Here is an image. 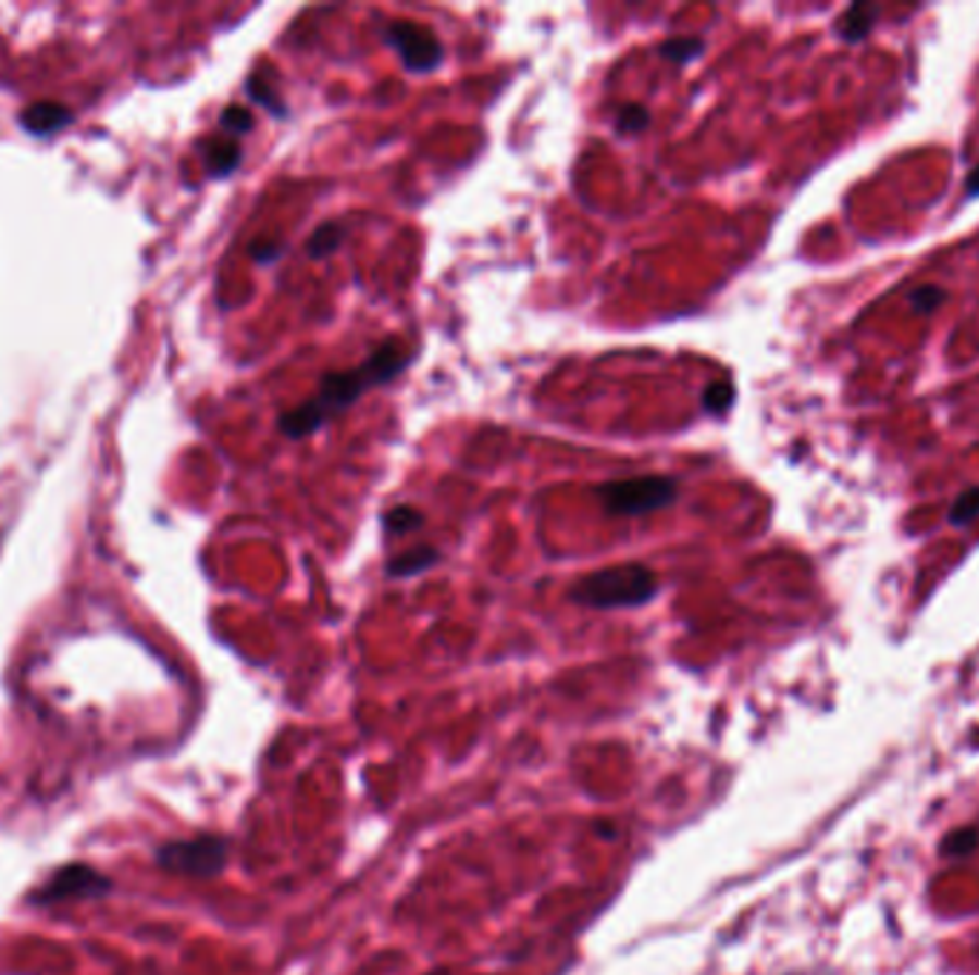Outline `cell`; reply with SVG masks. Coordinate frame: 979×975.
Masks as SVG:
<instances>
[{
    "instance_id": "cell-3",
    "label": "cell",
    "mask_w": 979,
    "mask_h": 975,
    "mask_svg": "<svg viewBox=\"0 0 979 975\" xmlns=\"http://www.w3.org/2000/svg\"><path fill=\"white\" fill-rule=\"evenodd\" d=\"M596 496L610 515L639 518V515L665 510L677 501L679 484L670 475H639V478L610 480L596 489Z\"/></svg>"
},
{
    "instance_id": "cell-16",
    "label": "cell",
    "mask_w": 979,
    "mask_h": 975,
    "mask_svg": "<svg viewBox=\"0 0 979 975\" xmlns=\"http://www.w3.org/2000/svg\"><path fill=\"white\" fill-rule=\"evenodd\" d=\"M736 401V389H733L731 380H716L710 387L705 389V396H702V407H705L710 415H722L728 412Z\"/></svg>"
},
{
    "instance_id": "cell-20",
    "label": "cell",
    "mask_w": 979,
    "mask_h": 975,
    "mask_svg": "<svg viewBox=\"0 0 979 975\" xmlns=\"http://www.w3.org/2000/svg\"><path fill=\"white\" fill-rule=\"evenodd\" d=\"M221 126L230 133V138H241L252 129V115L244 107H226L221 115Z\"/></svg>"
},
{
    "instance_id": "cell-4",
    "label": "cell",
    "mask_w": 979,
    "mask_h": 975,
    "mask_svg": "<svg viewBox=\"0 0 979 975\" xmlns=\"http://www.w3.org/2000/svg\"><path fill=\"white\" fill-rule=\"evenodd\" d=\"M158 867H163L172 875H184L195 882H207L215 878L226 870L230 861V841L221 836H195L178 838V841H166L156 852Z\"/></svg>"
},
{
    "instance_id": "cell-19",
    "label": "cell",
    "mask_w": 979,
    "mask_h": 975,
    "mask_svg": "<svg viewBox=\"0 0 979 975\" xmlns=\"http://www.w3.org/2000/svg\"><path fill=\"white\" fill-rule=\"evenodd\" d=\"M942 301H945V289L933 287V284H922V287H917L910 292V310L919 312V315L933 312Z\"/></svg>"
},
{
    "instance_id": "cell-17",
    "label": "cell",
    "mask_w": 979,
    "mask_h": 975,
    "mask_svg": "<svg viewBox=\"0 0 979 975\" xmlns=\"http://www.w3.org/2000/svg\"><path fill=\"white\" fill-rule=\"evenodd\" d=\"M247 89H249V95H252V101H258V103H261V107L270 109V112L275 117H284V112H287V109H284V103H281L278 98L272 95V86L267 84L264 72H256V75H252V78L247 80Z\"/></svg>"
},
{
    "instance_id": "cell-2",
    "label": "cell",
    "mask_w": 979,
    "mask_h": 975,
    "mask_svg": "<svg viewBox=\"0 0 979 975\" xmlns=\"http://www.w3.org/2000/svg\"><path fill=\"white\" fill-rule=\"evenodd\" d=\"M659 596V578L645 564H616L584 575L570 587V601L591 610H633Z\"/></svg>"
},
{
    "instance_id": "cell-9",
    "label": "cell",
    "mask_w": 979,
    "mask_h": 975,
    "mask_svg": "<svg viewBox=\"0 0 979 975\" xmlns=\"http://www.w3.org/2000/svg\"><path fill=\"white\" fill-rule=\"evenodd\" d=\"M879 15H882V9H879L877 3H854V7H847L845 15L837 21V32H840L847 43H859V40H865L870 32H873Z\"/></svg>"
},
{
    "instance_id": "cell-5",
    "label": "cell",
    "mask_w": 979,
    "mask_h": 975,
    "mask_svg": "<svg viewBox=\"0 0 979 975\" xmlns=\"http://www.w3.org/2000/svg\"><path fill=\"white\" fill-rule=\"evenodd\" d=\"M109 890H112V882L92 864H66V867L54 870L47 882L32 892L29 901L38 907H54L66 904V901H80V898H101Z\"/></svg>"
},
{
    "instance_id": "cell-7",
    "label": "cell",
    "mask_w": 979,
    "mask_h": 975,
    "mask_svg": "<svg viewBox=\"0 0 979 975\" xmlns=\"http://www.w3.org/2000/svg\"><path fill=\"white\" fill-rule=\"evenodd\" d=\"M70 121L72 112L58 101H38L21 112V124H24V129L29 135H38V138H49V135L63 129Z\"/></svg>"
},
{
    "instance_id": "cell-10",
    "label": "cell",
    "mask_w": 979,
    "mask_h": 975,
    "mask_svg": "<svg viewBox=\"0 0 979 975\" xmlns=\"http://www.w3.org/2000/svg\"><path fill=\"white\" fill-rule=\"evenodd\" d=\"M438 561H442L438 550H433V547H416V550H407L401 555L389 558L387 575L389 578H412V575L427 573L430 566H435Z\"/></svg>"
},
{
    "instance_id": "cell-11",
    "label": "cell",
    "mask_w": 979,
    "mask_h": 975,
    "mask_svg": "<svg viewBox=\"0 0 979 975\" xmlns=\"http://www.w3.org/2000/svg\"><path fill=\"white\" fill-rule=\"evenodd\" d=\"M344 238H347V233H344L342 224L319 226V229L310 235V240H307V255L315 258V261H321V258H326V255H333V252L342 249Z\"/></svg>"
},
{
    "instance_id": "cell-23",
    "label": "cell",
    "mask_w": 979,
    "mask_h": 975,
    "mask_svg": "<svg viewBox=\"0 0 979 975\" xmlns=\"http://www.w3.org/2000/svg\"><path fill=\"white\" fill-rule=\"evenodd\" d=\"M788 975H810V973H788Z\"/></svg>"
},
{
    "instance_id": "cell-6",
    "label": "cell",
    "mask_w": 979,
    "mask_h": 975,
    "mask_svg": "<svg viewBox=\"0 0 979 975\" xmlns=\"http://www.w3.org/2000/svg\"><path fill=\"white\" fill-rule=\"evenodd\" d=\"M384 40L396 49L407 72H433L444 61L442 40L430 26L416 21H393L384 29Z\"/></svg>"
},
{
    "instance_id": "cell-12",
    "label": "cell",
    "mask_w": 979,
    "mask_h": 975,
    "mask_svg": "<svg viewBox=\"0 0 979 975\" xmlns=\"http://www.w3.org/2000/svg\"><path fill=\"white\" fill-rule=\"evenodd\" d=\"M977 847H979L977 827L951 829L949 836L940 841V855L942 859H968L971 852H977Z\"/></svg>"
},
{
    "instance_id": "cell-14",
    "label": "cell",
    "mask_w": 979,
    "mask_h": 975,
    "mask_svg": "<svg viewBox=\"0 0 979 975\" xmlns=\"http://www.w3.org/2000/svg\"><path fill=\"white\" fill-rule=\"evenodd\" d=\"M381 524H384V529H387L389 535H405L412 533V529H419L421 524H424V515H421L419 510H412V507H405V503H401L396 510L384 512Z\"/></svg>"
},
{
    "instance_id": "cell-8",
    "label": "cell",
    "mask_w": 979,
    "mask_h": 975,
    "mask_svg": "<svg viewBox=\"0 0 979 975\" xmlns=\"http://www.w3.org/2000/svg\"><path fill=\"white\" fill-rule=\"evenodd\" d=\"M201 152H203V163H207V172H210L212 178H226V175H233L238 170V163H241V143L235 138H207L201 143Z\"/></svg>"
},
{
    "instance_id": "cell-13",
    "label": "cell",
    "mask_w": 979,
    "mask_h": 975,
    "mask_svg": "<svg viewBox=\"0 0 979 975\" xmlns=\"http://www.w3.org/2000/svg\"><path fill=\"white\" fill-rule=\"evenodd\" d=\"M979 518V487H968L965 492L956 496V501L951 503L949 510V524L951 527H968Z\"/></svg>"
},
{
    "instance_id": "cell-1",
    "label": "cell",
    "mask_w": 979,
    "mask_h": 975,
    "mask_svg": "<svg viewBox=\"0 0 979 975\" xmlns=\"http://www.w3.org/2000/svg\"><path fill=\"white\" fill-rule=\"evenodd\" d=\"M412 358H416V352L407 349L401 341L381 343L373 355L361 361L358 366H352V370L324 375L319 396L303 401L296 410H289L287 415H281L278 429L287 435L289 441H301V438L312 435L315 429H321L326 421L335 418L338 412L347 410L350 403H356L367 389L381 387V384H389L393 378H398L412 364Z\"/></svg>"
},
{
    "instance_id": "cell-15",
    "label": "cell",
    "mask_w": 979,
    "mask_h": 975,
    "mask_svg": "<svg viewBox=\"0 0 979 975\" xmlns=\"http://www.w3.org/2000/svg\"><path fill=\"white\" fill-rule=\"evenodd\" d=\"M702 52H705V43H702L699 38H673V40H665V43L659 47L661 58H668V61L679 63V66H682V63L696 61Z\"/></svg>"
},
{
    "instance_id": "cell-21",
    "label": "cell",
    "mask_w": 979,
    "mask_h": 975,
    "mask_svg": "<svg viewBox=\"0 0 979 975\" xmlns=\"http://www.w3.org/2000/svg\"><path fill=\"white\" fill-rule=\"evenodd\" d=\"M281 252H284V243L278 240H256L252 247H249V255L261 261V264H272V261H278Z\"/></svg>"
},
{
    "instance_id": "cell-22",
    "label": "cell",
    "mask_w": 979,
    "mask_h": 975,
    "mask_svg": "<svg viewBox=\"0 0 979 975\" xmlns=\"http://www.w3.org/2000/svg\"><path fill=\"white\" fill-rule=\"evenodd\" d=\"M965 192L971 195V198H977L979 195V166L977 170H971V175L965 178Z\"/></svg>"
},
{
    "instance_id": "cell-18",
    "label": "cell",
    "mask_w": 979,
    "mask_h": 975,
    "mask_svg": "<svg viewBox=\"0 0 979 975\" xmlns=\"http://www.w3.org/2000/svg\"><path fill=\"white\" fill-rule=\"evenodd\" d=\"M647 126H650V112H647L642 103H630V107H624L622 112H619V117H616V129L622 135L645 133Z\"/></svg>"
}]
</instances>
